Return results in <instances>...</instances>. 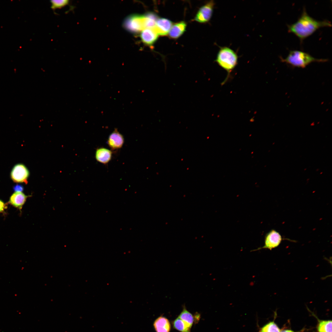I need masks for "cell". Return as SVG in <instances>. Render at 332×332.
<instances>
[{
	"instance_id": "1",
	"label": "cell",
	"mask_w": 332,
	"mask_h": 332,
	"mask_svg": "<svg viewBox=\"0 0 332 332\" xmlns=\"http://www.w3.org/2000/svg\"><path fill=\"white\" fill-rule=\"evenodd\" d=\"M331 26V24L328 20L318 21L310 17L307 13L304 7L297 21L294 23L287 25L288 32L295 35L301 42L319 29Z\"/></svg>"
},
{
	"instance_id": "2",
	"label": "cell",
	"mask_w": 332,
	"mask_h": 332,
	"mask_svg": "<svg viewBox=\"0 0 332 332\" xmlns=\"http://www.w3.org/2000/svg\"><path fill=\"white\" fill-rule=\"evenodd\" d=\"M281 61L294 67L305 68L313 62H326V59H317L309 54L298 50L290 51L285 58L280 57Z\"/></svg>"
},
{
	"instance_id": "3",
	"label": "cell",
	"mask_w": 332,
	"mask_h": 332,
	"mask_svg": "<svg viewBox=\"0 0 332 332\" xmlns=\"http://www.w3.org/2000/svg\"><path fill=\"white\" fill-rule=\"evenodd\" d=\"M217 64L229 74L236 66L238 56L233 50L227 47H221L215 60Z\"/></svg>"
},
{
	"instance_id": "4",
	"label": "cell",
	"mask_w": 332,
	"mask_h": 332,
	"mask_svg": "<svg viewBox=\"0 0 332 332\" xmlns=\"http://www.w3.org/2000/svg\"><path fill=\"white\" fill-rule=\"evenodd\" d=\"M123 26L126 30L131 33H135L141 32L149 27L148 14L147 13L143 15H130L125 18Z\"/></svg>"
},
{
	"instance_id": "5",
	"label": "cell",
	"mask_w": 332,
	"mask_h": 332,
	"mask_svg": "<svg viewBox=\"0 0 332 332\" xmlns=\"http://www.w3.org/2000/svg\"><path fill=\"white\" fill-rule=\"evenodd\" d=\"M286 239L292 241L289 239L283 238L278 231L275 229H272L266 234L263 246L258 248L256 250L262 249H267L271 250L278 247L283 240Z\"/></svg>"
},
{
	"instance_id": "6",
	"label": "cell",
	"mask_w": 332,
	"mask_h": 332,
	"mask_svg": "<svg viewBox=\"0 0 332 332\" xmlns=\"http://www.w3.org/2000/svg\"><path fill=\"white\" fill-rule=\"evenodd\" d=\"M215 5L214 1L211 0L202 6L198 11L195 20L202 23L208 22L212 17Z\"/></svg>"
},
{
	"instance_id": "7",
	"label": "cell",
	"mask_w": 332,
	"mask_h": 332,
	"mask_svg": "<svg viewBox=\"0 0 332 332\" xmlns=\"http://www.w3.org/2000/svg\"><path fill=\"white\" fill-rule=\"evenodd\" d=\"M29 176V171L22 164H18L13 168L10 173L11 178L14 182L27 184Z\"/></svg>"
},
{
	"instance_id": "8",
	"label": "cell",
	"mask_w": 332,
	"mask_h": 332,
	"mask_svg": "<svg viewBox=\"0 0 332 332\" xmlns=\"http://www.w3.org/2000/svg\"><path fill=\"white\" fill-rule=\"evenodd\" d=\"M124 142L123 135L115 128L109 136L107 143L109 147L113 150L121 148Z\"/></svg>"
},
{
	"instance_id": "9",
	"label": "cell",
	"mask_w": 332,
	"mask_h": 332,
	"mask_svg": "<svg viewBox=\"0 0 332 332\" xmlns=\"http://www.w3.org/2000/svg\"><path fill=\"white\" fill-rule=\"evenodd\" d=\"M172 26L169 20L163 18H158L154 28L158 35L164 36L168 34Z\"/></svg>"
},
{
	"instance_id": "10",
	"label": "cell",
	"mask_w": 332,
	"mask_h": 332,
	"mask_svg": "<svg viewBox=\"0 0 332 332\" xmlns=\"http://www.w3.org/2000/svg\"><path fill=\"white\" fill-rule=\"evenodd\" d=\"M158 35L154 27L147 28L141 32L140 38L144 43L151 45L156 41Z\"/></svg>"
},
{
	"instance_id": "11",
	"label": "cell",
	"mask_w": 332,
	"mask_h": 332,
	"mask_svg": "<svg viewBox=\"0 0 332 332\" xmlns=\"http://www.w3.org/2000/svg\"><path fill=\"white\" fill-rule=\"evenodd\" d=\"M28 196L22 192H14L10 196L8 203L21 211Z\"/></svg>"
},
{
	"instance_id": "12",
	"label": "cell",
	"mask_w": 332,
	"mask_h": 332,
	"mask_svg": "<svg viewBox=\"0 0 332 332\" xmlns=\"http://www.w3.org/2000/svg\"><path fill=\"white\" fill-rule=\"evenodd\" d=\"M153 326L156 332H170L171 329L169 321L166 318L162 316L155 320Z\"/></svg>"
},
{
	"instance_id": "13",
	"label": "cell",
	"mask_w": 332,
	"mask_h": 332,
	"mask_svg": "<svg viewBox=\"0 0 332 332\" xmlns=\"http://www.w3.org/2000/svg\"><path fill=\"white\" fill-rule=\"evenodd\" d=\"M112 152L110 150L105 148H98L95 153V158L98 162L104 164H106L111 160Z\"/></svg>"
},
{
	"instance_id": "14",
	"label": "cell",
	"mask_w": 332,
	"mask_h": 332,
	"mask_svg": "<svg viewBox=\"0 0 332 332\" xmlns=\"http://www.w3.org/2000/svg\"><path fill=\"white\" fill-rule=\"evenodd\" d=\"M186 27V23L181 22L172 26L169 32V36L172 38H177L184 32Z\"/></svg>"
},
{
	"instance_id": "15",
	"label": "cell",
	"mask_w": 332,
	"mask_h": 332,
	"mask_svg": "<svg viewBox=\"0 0 332 332\" xmlns=\"http://www.w3.org/2000/svg\"><path fill=\"white\" fill-rule=\"evenodd\" d=\"M178 317L191 328L196 318L194 317V316L186 309L185 306L183 307L182 311Z\"/></svg>"
},
{
	"instance_id": "16",
	"label": "cell",
	"mask_w": 332,
	"mask_h": 332,
	"mask_svg": "<svg viewBox=\"0 0 332 332\" xmlns=\"http://www.w3.org/2000/svg\"><path fill=\"white\" fill-rule=\"evenodd\" d=\"M172 324L173 327L180 332H191V328L178 317L172 322Z\"/></svg>"
},
{
	"instance_id": "17",
	"label": "cell",
	"mask_w": 332,
	"mask_h": 332,
	"mask_svg": "<svg viewBox=\"0 0 332 332\" xmlns=\"http://www.w3.org/2000/svg\"><path fill=\"white\" fill-rule=\"evenodd\" d=\"M317 330L318 332H332V321L319 320Z\"/></svg>"
},
{
	"instance_id": "18",
	"label": "cell",
	"mask_w": 332,
	"mask_h": 332,
	"mask_svg": "<svg viewBox=\"0 0 332 332\" xmlns=\"http://www.w3.org/2000/svg\"><path fill=\"white\" fill-rule=\"evenodd\" d=\"M280 329L274 321L271 322L261 328L259 332H280Z\"/></svg>"
},
{
	"instance_id": "19",
	"label": "cell",
	"mask_w": 332,
	"mask_h": 332,
	"mask_svg": "<svg viewBox=\"0 0 332 332\" xmlns=\"http://www.w3.org/2000/svg\"><path fill=\"white\" fill-rule=\"evenodd\" d=\"M51 8L53 10L61 8L69 3V1L68 0H53L50 1Z\"/></svg>"
},
{
	"instance_id": "20",
	"label": "cell",
	"mask_w": 332,
	"mask_h": 332,
	"mask_svg": "<svg viewBox=\"0 0 332 332\" xmlns=\"http://www.w3.org/2000/svg\"><path fill=\"white\" fill-rule=\"evenodd\" d=\"M7 208V204H5L2 200H0V213H2Z\"/></svg>"
},
{
	"instance_id": "21",
	"label": "cell",
	"mask_w": 332,
	"mask_h": 332,
	"mask_svg": "<svg viewBox=\"0 0 332 332\" xmlns=\"http://www.w3.org/2000/svg\"><path fill=\"white\" fill-rule=\"evenodd\" d=\"M14 192H22L23 190V186L19 184L15 185L13 188Z\"/></svg>"
},
{
	"instance_id": "22",
	"label": "cell",
	"mask_w": 332,
	"mask_h": 332,
	"mask_svg": "<svg viewBox=\"0 0 332 332\" xmlns=\"http://www.w3.org/2000/svg\"><path fill=\"white\" fill-rule=\"evenodd\" d=\"M280 332H294L293 331H292V330H283L280 331Z\"/></svg>"
}]
</instances>
